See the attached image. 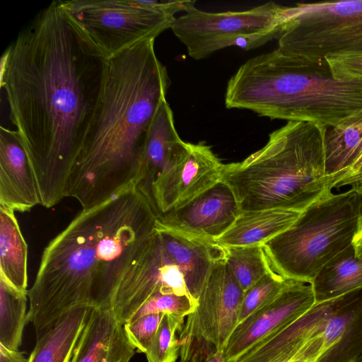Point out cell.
<instances>
[{"mask_svg": "<svg viewBox=\"0 0 362 362\" xmlns=\"http://www.w3.org/2000/svg\"><path fill=\"white\" fill-rule=\"evenodd\" d=\"M107 62L60 1L40 11L2 54L0 81L9 118L28 153L45 208L66 198Z\"/></svg>", "mask_w": 362, "mask_h": 362, "instance_id": "cell-1", "label": "cell"}, {"mask_svg": "<svg viewBox=\"0 0 362 362\" xmlns=\"http://www.w3.org/2000/svg\"><path fill=\"white\" fill-rule=\"evenodd\" d=\"M157 214L132 185L82 209L45 248L28 290L36 339L69 310L111 309L124 267L155 230Z\"/></svg>", "mask_w": 362, "mask_h": 362, "instance_id": "cell-2", "label": "cell"}, {"mask_svg": "<svg viewBox=\"0 0 362 362\" xmlns=\"http://www.w3.org/2000/svg\"><path fill=\"white\" fill-rule=\"evenodd\" d=\"M148 39L107 59L100 96L66 197L92 208L134 185L148 133L170 80Z\"/></svg>", "mask_w": 362, "mask_h": 362, "instance_id": "cell-3", "label": "cell"}, {"mask_svg": "<svg viewBox=\"0 0 362 362\" xmlns=\"http://www.w3.org/2000/svg\"><path fill=\"white\" fill-rule=\"evenodd\" d=\"M225 105L272 119L334 127L362 112V81L337 79L325 59L276 48L238 68L228 81Z\"/></svg>", "mask_w": 362, "mask_h": 362, "instance_id": "cell-4", "label": "cell"}, {"mask_svg": "<svg viewBox=\"0 0 362 362\" xmlns=\"http://www.w3.org/2000/svg\"><path fill=\"white\" fill-rule=\"evenodd\" d=\"M326 129L319 124L287 122L243 160L224 164L221 181L233 192L241 211L301 212L331 193L325 172Z\"/></svg>", "mask_w": 362, "mask_h": 362, "instance_id": "cell-5", "label": "cell"}, {"mask_svg": "<svg viewBox=\"0 0 362 362\" xmlns=\"http://www.w3.org/2000/svg\"><path fill=\"white\" fill-rule=\"evenodd\" d=\"M223 256L214 241L156 225L124 267L111 310L124 325L156 292L187 295L197 303L214 264Z\"/></svg>", "mask_w": 362, "mask_h": 362, "instance_id": "cell-6", "label": "cell"}, {"mask_svg": "<svg viewBox=\"0 0 362 362\" xmlns=\"http://www.w3.org/2000/svg\"><path fill=\"white\" fill-rule=\"evenodd\" d=\"M362 218V189L332 192L300 212L286 230L262 245L283 277L311 284L330 259L352 245Z\"/></svg>", "mask_w": 362, "mask_h": 362, "instance_id": "cell-7", "label": "cell"}, {"mask_svg": "<svg viewBox=\"0 0 362 362\" xmlns=\"http://www.w3.org/2000/svg\"><path fill=\"white\" fill-rule=\"evenodd\" d=\"M278 343L288 362H361L362 286L316 302L280 331Z\"/></svg>", "mask_w": 362, "mask_h": 362, "instance_id": "cell-8", "label": "cell"}, {"mask_svg": "<svg viewBox=\"0 0 362 362\" xmlns=\"http://www.w3.org/2000/svg\"><path fill=\"white\" fill-rule=\"evenodd\" d=\"M194 4L175 18L170 29L196 60L228 47L248 51L277 40L291 8L270 1L243 11L209 12Z\"/></svg>", "mask_w": 362, "mask_h": 362, "instance_id": "cell-9", "label": "cell"}, {"mask_svg": "<svg viewBox=\"0 0 362 362\" xmlns=\"http://www.w3.org/2000/svg\"><path fill=\"white\" fill-rule=\"evenodd\" d=\"M276 49L313 60L362 54V0L291 6Z\"/></svg>", "mask_w": 362, "mask_h": 362, "instance_id": "cell-10", "label": "cell"}, {"mask_svg": "<svg viewBox=\"0 0 362 362\" xmlns=\"http://www.w3.org/2000/svg\"><path fill=\"white\" fill-rule=\"evenodd\" d=\"M70 18L108 59L170 28L176 17L158 12L146 0L60 1Z\"/></svg>", "mask_w": 362, "mask_h": 362, "instance_id": "cell-11", "label": "cell"}, {"mask_svg": "<svg viewBox=\"0 0 362 362\" xmlns=\"http://www.w3.org/2000/svg\"><path fill=\"white\" fill-rule=\"evenodd\" d=\"M244 291L225 258L214 265L193 313L185 320L178 339L201 337L224 349L238 325Z\"/></svg>", "mask_w": 362, "mask_h": 362, "instance_id": "cell-12", "label": "cell"}, {"mask_svg": "<svg viewBox=\"0 0 362 362\" xmlns=\"http://www.w3.org/2000/svg\"><path fill=\"white\" fill-rule=\"evenodd\" d=\"M224 164L203 141L185 142L153 188L150 204L157 216L180 207L221 181Z\"/></svg>", "mask_w": 362, "mask_h": 362, "instance_id": "cell-13", "label": "cell"}, {"mask_svg": "<svg viewBox=\"0 0 362 362\" xmlns=\"http://www.w3.org/2000/svg\"><path fill=\"white\" fill-rule=\"evenodd\" d=\"M315 303L311 284L293 280L273 301L236 326L223 349L226 362H235L248 349L294 322Z\"/></svg>", "mask_w": 362, "mask_h": 362, "instance_id": "cell-14", "label": "cell"}, {"mask_svg": "<svg viewBox=\"0 0 362 362\" xmlns=\"http://www.w3.org/2000/svg\"><path fill=\"white\" fill-rule=\"evenodd\" d=\"M240 213L233 192L220 181L184 205L157 216L156 224L214 242Z\"/></svg>", "mask_w": 362, "mask_h": 362, "instance_id": "cell-15", "label": "cell"}, {"mask_svg": "<svg viewBox=\"0 0 362 362\" xmlns=\"http://www.w3.org/2000/svg\"><path fill=\"white\" fill-rule=\"evenodd\" d=\"M41 205L37 179L16 130L0 128V206L25 212Z\"/></svg>", "mask_w": 362, "mask_h": 362, "instance_id": "cell-16", "label": "cell"}, {"mask_svg": "<svg viewBox=\"0 0 362 362\" xmlns=\"http://www.w3.org/2000/svg\"><path fill=\"white\" fill-rule=\"evenodd\" d=\"M185 143L176 131L173 111L165 100L150 127L134 182L136 189L149 203L154 185L175 161Z\"/></svg>", "mask_w": 362, "mask_h": 362, "instance_id": "cell-17", "label": "cell"}, {"mask_svg": "<svg viewBox=\"0 0 362 362\" xmlns=\"http://www.w3.org/2000/svg\"><path fill=\"white\" fill-rule=\"evenodd\" d=\"M135 352L112 310L91 308L70 362H130Z\"/></svg>", "mask_w": 362, "mask_h": 362, "instance_id": "cell-18", "label": "cell"}, {"mask_svg": "<svg viewBox=\"0 0 362 362\" xmlns=\"http://www.w3.org/2000/svg\"><path fill=\"white\" fill-rule=\"evenodd\" d=\"M300 214L281 209L241 211L230 228L214 243L223 247L262 245L288 228Z\"/></svg>", "mask_w": 362, "mask_h": 362, "instance_id": "cell-19", "label": "cell"}, {"mask_svg": "<svg viewBox=\"0 0 362 362\" xmlns=\"http://www.w3.org/2000/svg\"><path fill=\"white\" fill-rule=\"evenodd\" d=\"M90 309L78 307L64 314L36 339L28 362H70Z\"/></svg>", "mask_w": 362, "mask_h": 362, "instance_id": "cell-20", "label": "cell"}, {"mask_svg": "<svg viewBox=\"0 0 362 362\" xmlns=\"http://www.w3.org/2000/svg\"><path fill=\"white\" fill-rule=\"evenodd\" d=\"M325 153L326 176L334 187L362 154V112L327 127Z\"/></svg>", "mask_w": 362, "mask_h": 362, "instance_id": "cell-21", "label": "cell"}, {"mask_svg": "<svg viewBox=\"0 0 362 362\" xmlns=\"http://www.w3.org/2000/svg\"><path fill=\"white\" fill-rule=\"evenodd\" d=\"M0 278L19 291H28V245L15 211L3 206H0Z\"/></svg>", "mask_w": 362, "mask_h": 362, "instance_id": "cell-22", "label": "cell"}, {"mask_svg": "<svg viewBox=\"0 0 362 362\" xmlns=\"http://www.w3.org/2000/svg\"><path fill=\"white\" fill-rule=\"evenodd\" d=\"M316 302L344 295L362 286V258L350 245L330 259L310 284Z\"/></svg>", "mask_w": 362, "mask_h": 362, "instance_id": "cell-23", "label": "cell"}, {"mask_svg": "<svg viewBox=\"0 0 362 362\" xmlns=\"http://www.w3.org/2000/svg\"><path fill=\"white\" fill-rule=\"evenodd\" d=\"M28 291L16 289L0 278V344L18 351L28 323Z\"/></svg>", "mask_w": 362, "mask_h": 362, "instance_id": "cell-24", "label": "cell"}, {"mask_svg": "<svg viewBox=\"0 0 362 362\" xmlns=\"http://www.w3.org/2000/svg\"><path fill=\"white\" fill-rule=\"evenodd\" d=\"M223 248L225 260L244 292L272 269L262 245Z\"/></svg>", "mask_w": 362, "mask_h": 362, "instance_id": "cell-25", "label": "cell"}, {"mask_svg": "<svg viewBox=\"0 0 362 362\" xmlns=\"http://www.w3.org/2000/svg\"><path fill=\"white\" fill-rule=\"evenodd\" d=\"M273 269L244 292L238 324L257 310L273 301L292 281Z\"/></svg>", "mask_w": 362, "mask_h": 362, "instance_id": "cell-26", "label": "cell"}, {"mask_svg": "<svg viewBox=\"0 0 362 362\" xmlns=\"http://www.w3.org/2000/svg\"><path fill=\"white\" fill-rule=\"evenodd\" d=\"M184 322L165 314L158 331L145 353L148 362H175L180 355V343L175 333Z\"/></svg>", "mask_w": 362, "mask_h": 362, "instance_id": "cell-27", "label": "cell"}, {"mask_svg": "<svg viewBox=\"0 0 362 362\" xmlns=\"http://www.w3.org/2000/svg\"><path fill=\"white\" fill-rule=\"evenodd\" d=\"M197 303L189 296L156 292L149 296L127 322L153 313L169 315L184 322L194 312Z\"/></svg>", "mask_w": 362, "mask_h": 362, "instance_id": "cell-28", "label": "cell"}, {"mask_svg": "<svg viewBox=\"0 0 362 362\" xmlns=\"http://www.w3.org/2000/svg\"><path fill=\"white\" fill-rule=\"evenodd\" d=\"M164 315L162 313L146 315L123 325L125 334L136 351L144 354L146 352Z\"/></svg>", "mask_w": 362, "mask_h": 362, "instance_id": "cell-29", "label": "cell"}, {"mask_svg": "<svg viewBox=\"0 0 362 362\" xmlns=\"http://www.w3.org/2000/svg\"><path fill=\"white\" fill-rule=\"evenodd\" d=\"M332 76L339 80L362 81V54L325 59Z\"/></svg>", "mask_w": 362, "mask_h": 362, "instance_id": "cell-30", "label": "cell"}, {"mask_svg": "<svg viewBox=\"0 0 362 362\" xmlns=\"http://www.w3.org/2000/svg\"><path fill=\"white\" fill-rule=\"evenodd\" d=\"M0 362H28L24 353L6 348L0 344Z\"/></svg>", "mask_w": 362, "mask_h": 362, "instance_id": "cell-31", "label": "cell"}, {"mask_svg": "<svg viewBox=\"0 0 362 362\" xmlns=\"http://www.w3.org/2000/svg\"><path fill=\"white\" fill-rule=\"evenodd\" d=\"M200 362H226L223 349L213 348L203 356Z\"/></svg>", "mask_w": 362, "mask_h": 362, "instance_id": "cell-32", "label": "cell"}, {"mask_svg": "<svg viewBox=\"0 0 362 362\" xmlns=\"http://www.w3.org/2000/svg\"><path fill=\"white\" fill-rule=\"evenodd\" d=\"M352 245L358 257L362 258V218L354 236Z\"/></svg>", "mask_w": 362, "mask_h": 362, "instance_id": "cell-33", "label": "cell"}, {"mask_svg": "<svg viewBox=\"0 0 362 362\" xmlns=\"http://www.w3.org/2000/svg\"><path fill=\"white\" fill-rule=\"evenodd\" d=\"M180 362H199V359L193 356H180Z\"/></svg>", "mask_w": 362, "mask_h": 362, "instance_id": "cell-34", "label": "cell"}, {"mask_svg": "<svg viewBox=\"0 0 362 362\" xmlns=\"http://www.w3.org/2000/svg\"><path fill=\"white\" fill-rule=\"evenodd\" d=\"M361 362H362V361Z\"/></svg>", "mask_w": 362, "mask_h": 362, "instance_id": "cell-35", "label": "cell"}]
</instances>
